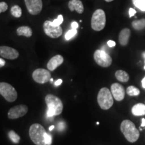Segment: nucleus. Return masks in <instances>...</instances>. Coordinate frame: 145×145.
Wrapping results in <instances>:
<instances>
[{
  "instance_id": "obj_30",
  "label": "nucleus",
  "mask_w": 145,
  "mask_h": 145,
  "mask_svg": "<svg viewBox=\"0 0 145 145\" xmlns=\"http://www.w3.org/2000/svg\"><path fill=\"white\" fill-rule=\"evenodd\" d=\"M137 13V11L133 8H130L129 9V17L131 18L133 16L135 15V14Z\"/></svg>"
},
{
  "instance_id": "obj_4",
  "label": "nucleus",
  "mask_w": 145,
  "mask_h": 145,
  "mask_svg": "<svg viewBox=\"0 0 145 145\" xmlns=\"http://www.w3.org/2000/svg\"><path fill=\"white\" fill-rule=\"evenodd\" d=\"M114 97L111 91L107 88H103L99 90L97 95V102L102 110H109L114 104Z\"/></svg>"
},
{
  "instance_id": "obj_16",
  "label": "nucleus",
  "mask_w": 145,
  "mask_h": 145,
  "mask_svg": "<svg viewBox=\"0 0 145 145\" xmlns=\"http://www.w3.org/2000/svg\"><path fill=\"white\" fill-rule=\"evenodd\" d=\"M130 34H131V32H130V29L124 28L121 30L118 36L120 44L122 46H126L129 42Z\"/></svg>"
},
{
  "instance_id": "obj_34",
  "label": "nucleus",
  "mask_w": 145,
  "mask_h": 145,
  "mask_svg": "<svg viewBox=\"0 0 145 145\" xmlns=\"http://www.w3.org/2000/svg\"><path fill=\"white\" fill-rule=\"evenodd\" d=\"M5 60L3 59H1V58H0V68L3 67L5 65Z\"/></svg>"
},
{
  "instance_id": "obj_27",
  "label": "nucleus",
  "mask_w": 145,
  "mask_h": 145,
  "mask_svg": "<svg viewBox=\"0 0 145 145\" xmlns=\"http://www.w3.org/2000/svg\"><path fill=\"white\" fill-rule=\"evenodd\" d=\"M8 9V5L4 1L0 2V14L6 12Z\"/></svg>"
},
{
  "instance_id": "obj_39",
  "label": "nucleus",
  "mask_w": 145,
  "mask_h": 145,
  "mask_svg": "<svg viewBox=\"0 0 145 145\" xmlns=\"http://www.w3.org/2000/svg\"><path fill=\"white\" fill-rule=\"evenodd\" d=\"M142 57H144V59H145V51L144 52H143V53H142Z\"/></svg>"
},
{
  "instance_id": "obj_12",
  "label": "nucleus",
  "mask_w": 145,
  "mask_h": 145,
  "mask_svg": "<svg viewBox=\"0 0 145 145\" xmlns=\"http://www.w3.org/2000/svg\"><path fill=\"white\" fill-rule=\"evenodd\" d=\"M0 56L4 59L14 60L19 57V52L15 48L7 46H0Z\"/></svg>"
},
{
  "instance_id": "obj_36",
  "label": "nucleus",
  "mask_w": 145,
  "mask_h": 145,
  "mask_svg": "<svg viewBox=\"0 0 145 145\" xmlns=\"http://www.w3.org/2000/svg\"><path fill=\"white\" fill-rule=\"evenodd\" d=\"M142 86L143 88H145V77L144 78H143V79L142 80Z\"/></svg>"
},
{
  "instance_id": "obj_21",
  "label": "nucleus",
  "mask_w": 145,
  "mask_h": 145,
  "mask_svg": "<svg viewBox=\"0 0 145 145\" xmlns=\"http://www.w3.org/2000/svg\"><path fill=\"white\" fill-rule=\"evenodd\" d=\"M11 14L15 18H20L22 14V8L19 5H14L11 8L10 10Z\"/></svg>"
},
{
  "instance_id": "obj_3",
  "label": "nucleus",
  "mask_w": 145,
  "mask_h": 145,
  "mask_svg": "<svg viewBox=\"0 0 145 145\" xmlns=\"http://www.w3.org/2000/svg\"><path fill=\"white\" fill-rule=\"evenodd\" d=\"M47 133L44 128L40 124H32L29 129V136L36 145H46Z\"/></svg>"
},
{
  "instance_id": "obj_42",
  "label": "nucleus",
  "mask_w": 145,
  "mask_h": 145,
  "mask_svg": "<svg viewBox=\"0 0 145 145\" xmlns=\"http://www.w3.org/2000/svg\"><path fill=\"white\" fill-rule=\"evenodd\" d=\"M144 63H145V61H144ZM144 69H145V65H144Z\"/></svg>"
},
{
  "instance_id": "obj_10",
  "label": "nucleus",
  "mask_w": 145,
  "mask_h": 145,
  "mask_svg": "<svg viewBox=\"0 0 145 145\" xmlns=\"http://www.w3.org/2000/svg\"><path fill=\"white\" fill-rule=\"evenodd\" d=\"M24 2L28 12L31 15H38L42 10V0H24Z\"/></svg>"
},
{
  "instance_id": "obj_1",
  "label": "nucleus",
  "mask_w": 145,
  "mask_h": 145,
  "mask_svg": "<svg viewBox=\"0 0 145 145\" xmlns=\"http://www.w3.org/2000/svg\"><path fill=\"white\" fill-rule=\"evenodd\" d=\"M45 102L48 107L46 111V117L48 118H53L55 116H59L62 113L63 104L61 99L57 96L48 94L45 97Z\"/></svg>"
},
{
  "instance_id": "obj_40",
  "label": "nucleus",
  "mask_w": 145,
  "mask_h": 145,
  "mask_svg": "<svg viewBox=\"0 0 145 145\" xmlns=\"http://www.w3.org/2000/svg\"><path fill=\"white\" fill-rule=\"evenodd\" d=\"M50 82H52V81H53V79H52V78H51V79H50Z\"/></svg>"
},
{
  "instance_id": "obj_37",
  "label": "nucleus",
  "mask_w": 145,
  "mask_h": 145,
  "mask_svg": "<svg viewBox=\"0 0 145 145\" xmlns=\"http://www.w3.org/2000/svg\"><path fill=\"white\" fill-rule=\"evenodd\" d=\"M54 128V126H50L49 127V130L50 131H52V130H53Z\"/></svg>"
},
{
  "instance_id": "obj_23",
  "label": "nucleus",
  "mask_w": 145,
  "mask_h": 145,
  "mask_svg": "<svg viewBox=\"0 0 145 145\" xmlns=\"http://www.w3.org/2000/svg\"><path fill=\"white\" fill-rule=\"evenodd\" d=\"M8 137L10 138V140L12 141L15 144H18L20 140V137L18 135L17 133H16L14 130H10L8 133Z\"/></svg>"
},
{
  "instance_id": "obj_9",
  "label": "nucleus",
  "mask_w": 145,
  "mask_h": 145,
  "mask_svg": "<svg viewBox=\"0 0 145 145\" xmlns=\"http://www.w3.org/2000/svg\"><path fill=\"white\" fill-rule=\"evenodd\" d=\"M32 78L36 83L44 84L50 81L51 79V75L49 71L40 68L32 72Z\"/></svg>"
},
{
  "instance_id": "obj_18",
  "label": "nucleus",
  "mask_w": 145,
  "mask_h": 145,
  "mask_svg": "<svg viewBox=\"0 0 145 145\" xmlns=\"http://www.w3.org/2000/svg\"><path fill=\"white\" fill-rule=\"evenodd\" d=\"M16 33L18 36H23L25 37H31L32 35V30L30 27L27 26H22L19 27L16 30Z\"/></svg>"
},
{
  "instance_id": "obj_33",
  "label": "nucleus",
  "mask_w": 145,
  "mask_h": 145,
  "mask_svg": "<svg viewBox=\"0 0 145 145\" xmlns=\"http://www.w3.org/2000/svg\"><path fill=\"white\" fill-rule=\"evenodd\" d=\"M63 83V80L61 79H58V80H57L54 82V86H59L61 84V83Z\"/></svg>"
},
{
  "instance_id": "obj_38",
  "label": "nucleus",
  "mask_w": 145,
  "mask_h": 145,
  "mask_svg": "<svg viewBox=\"0 0 145 145\" xmlns=\"http://www.w3.org/2000/svg\"><path fill=\"white\" fill-rule=\"evenodd\" d=\"M105 1H107V2H111V1H114V0H105Z\"/></svg>"
},
{
  "instance_id": "obj_11",
  "label": "nucleus",
  "mask_w": 145,
  "mask_h": 145,
  "mask_svg": "<svg viewBox=\"0 0 145 145\" xmlns=\"http://www.w3.org/2000/svg\"><path fill=\"white\" fill-rule=\"evenodd\" d=\"M28 111V108L26 105H18L9 110L8 116L9 118L12 120L18 119L26 115Z\"/></svg>"
},
{
  "instance_id": "obj_28",
  "label": "nucleus",
  "mask_w": 145,
  "mask_h": 145,
  "mask_svg": "<svg viewBox=\"0 0 145 145\" xmlns=\"http://www.w3.org/2000/svg\"><path fill=\"white\" fill-rule=\"evenodd\" d=\"M57 127L58 131L61 132V131H63V130L65 129V127H66V125H65V122H60L58 123Z\"/></svg>"
},
{
  "instance_id": "obj_17",
  "label": "nucleus",
  "mask_w": 145,
  "mask_h": 145,
  "mask_svg": "<svg viewBox=\"0 0 145 145\" xmlns=\"http://www.w3.org/2000/svg\"><path fill=\"white\" fill-rule=\"evenodd\" d=\"M132 113L136 116H140L145 115V104H135L132 108Z\"/></svg>"
},
{
  "instance_id": "obj_24",
  "label": "nucleus",
  "mask_w": 145,
  "mask_h": 145,
  "mask_svg": "<svg viewBox=\"0 0 145 145\" xmlns=\"http://www.w3.org/2000/svg\"><path fill=\"white\" fill-rule=\"evenodd\" d=\"M132 3L142 12H145V0H132Z\"/></svg>"
},
{
  "instance_id": "obj_26",
  "label": "nucleus",
  "mask_w": 145,
  "mask_h": 145,
  "mask_svg": "<svg viewBox=\"0 0 145 145\" xmlns=\"http://www.w3.org/2000/svg\"><path fill=\"white\" fill-rule=\"evenodd\" d=\"M63 15H59L58 16L57 18L54 19L53 21H52V22L54 26H61V24L63 22Z\"/></svg>"
},
{
  "instance_id": "obj_2",
  "label": "nucleus",
  "mask_w": 145,
  "mask_h": 145,
  "mask_svg": "<svg viewBox=\"0 0 145 145\" xmlns=\"http://www.w3.org/2000/svg\"><path fill=\"white\" fill-rule=\"evenodd\" d=\"M120 130L126 140L130 142H137L140 137L139 130L136 128L135 124L129 120L122 121L120 125Z\"/></svg>"
},
{
  "instance_id": "obj_20",
  "label": "nucleus",
  "mask_w": 145,
  "mask_h": 145,
  "mask_svg": "<svg viewBox=\"0 0 145 145\" xmlns=\"http://www.w3.org/2000/svg\"><path fill=\"white\" fill-rule=\"evenodd\" d=\"M132 26L135 30L140 31L145 28V19L139 20H135L132 22Z\"/></svg>"
},
{
  "instance_id": "obj_41",
  "label": "nucleus",
  "mask_w": 145,
  "mask_h": 145,
  "mask_svg": "<svg viewBox=\"0 0 145 145\" xmlns=\"http://www.w3.org/2000/svg\"><path fill=\"white\" fill-rule=\"evenodd\" d=\"M139 129H140V131H142V128H139Z\"/></svg>"
},
{
  "instance_id": "obj_7",
  "label": "nucleus",
  "mask_w": 145,
  "mask_h": 145,
  "mask_svg": "<svg viewBox=\"0 0 145 145\" xmlns=\"http://www.w3.org/2000/svg\"><path fill=\"white\" fill-rule=\"evenodd\" d=\"M95 63L101 67H108L112 63V59L106 51L102 49L96 50L93 54Z\"/></svg>"
},
{
  "instance_id": "obj_31",
  "label": "nucleus",
  "mask_w": 145,
  "mask_h": 145,
  "mask_svg": "<svg viewBox=\"0 0 145 145\" xmlns=\"http://www.w3.org/2000/svg\"><path fill=\"white\" fill-rule=\"evenodd\" d=\"M107 44H108V46L110 48H112V47L116 46V42L114 40H108V42H107Z\"/></svg>"
},
{
  "instance_id": "obj_8",
  "label": "nucleus",
  "mask_w": 145,
  "mask_h": 145,
  "mask_svg": "<svg viewBox=\"0 0 145 145\" xmlns=\"http://www.w3.org/2000/svg\"><path fill=\"white\" fill-rule=\"evenodd\" d=\"M43 30L47 36L52 39H57L62 35L63 29L61 26H54L52 21L46 20L43 24Z\"/></svg>"
},
{
  "instance_id": "obj_25",
  "label": "nucleus",
  "mask_w": 145,
  "mask_h": 145,
  "mask_svg": "<svg viewBox=\"0 0 145 145\" xmlns=\"http://www.w3.org/2000/svg\"><path fill=\"white\" fill-rule=\"evenodd\" d=\"M77 30H75V29H71V30H68L67 32H66L65 35V38L67 40H69L71 39L77 35Z\"/></svg>"
},
{
  "instance_id": "obj_15",
  "label": "nucleus",
  "mask_w": 145,
  "mask_h": 145,
  "mask_svg": "<svg viewBox=\"0 0 145 145\" xmlns=\"http://www.w3.org/2000/svg\"><path fill=\"white\" fill-rule=\"evenodd\" d=\"M68 7L71 12L76 11L79 14H83L84 12V7L81 0H71L68 3Z\"/></svg>"
},
{
  "instance_id": "obj_19",
  "label": "nucleus",
  "mask_w": 145,
  "mask_h": 145,
  "mask_svg": "<svg viewBox=\"0 0 145 145\" xmlns=\"http://www.w3.org/2000/svg\"><path fill=\"white\" fill-rule=\"evenodd\" d=\"M115 77L120 82L126 83L129 80V75L123 70H118L115 73Z\"/></svg>"
},
{
  "instance_id": "obj_35",
  "label": "nucleus",
  "mask_w": 145,
  "mask_h": 145,
  "mask_svg": "<svg viewBox=\"0 0 145 145\" xmlns=\"http://www.w3.org/2000/svg\"><path fill=\"white\" fill-rule=\"evenodd\" d=\"M140 126L141 127H144L145 126V119L144 118L142 119V123H141Z\"/></svg>"
},
{
  "instance_id": "obj_14",
  "label": "nucleus",
  "mask_w": 145,
  "mask_h": 145,
  "mask_svg": "<svg viewBox=\"0 0 145 145\" xmlns=\"http://www.w3.org/2000/svg\"><path fill=\"white\" fill-rule=\"evenodd\" d=\"M63 61H64V58L63 57V56L57 54L49 60L47 63V69L50 71H53L57 67H59L60 65L63 64Z\"/></svg>"
},
{
  "instance_id": "obj_32",
  "label": "nucleus",
  "mask_w": 145,
  "mask_h": 145,
  "mask_svg": "<svg viewBox=\"0 0 145 145\" xmlns=\"http://www.w3.org/2000/svg\"><path fill=\"white\" fill-rule=\"evenodd\" d=\"M78 27H79V24H78V23L77 22H72L71 23V28L72 29H75V30H77L78 28Z\"/></svg>"
},
{
  "instance_id": "obj_5",
  "label": "nucleus",
  "mask_w": 145,
  "mask_h": 145,
  "mask_svg": "<svg viewBox=\"0 0 145 145\" xmlns=\"http://www.w3.org/2000/svg\"><path fill=\"white\" fill-rule=\"evenodd\" d=\"M106 24V16L105 12L98 9L94 12L91 20V26L95 31L99 32L105 28Z\"/></svg>"
},
{
  "instance_id": "obj_13",
  "label": "nucleus",
  "mask_w": 145,
  "mask_h": 145,
  "mask_svg": "<svg viewBox=\"0 0 145 145\" xmlns=\"http://www.w3.org/2000/svg\"><path fill=\"white\" fill-rule=\"evenodd\" d=\"M111 93L116 100L120 101L124 99L126 91L122 85L118 83H114L111 86Z\"/></svg>"
},
{
  "instance_id": "obj_6",
  "label": "nucleus",
  "mask_w": 145,
  "mask_h": 145,
  "mask_svg": "<svg viewBox=\"0 0 145 145\" xmlns=\"http://www.w3.org/2000/svg\"><path fill=\"white\" fill-rule=\"evenodd\" d=\"M0 95L8 102H14L18 97L16 89L8 83L0 82Z\"/></svg>"
},
{
  "instance_id": "obj_29",
  "label": "nucleus",
  "mask_w": 145,
  "mask_h": 145,
  "mask_svg": "<svg viewBox=\"0 0 145 145\" xmlns=\"http://www.w3.org/2000/svg\"><path fill=\"white\" fill-rule=\"evenodd\" d=\"M46 145H50L52 144V137L48 134H47L46 137Z\"/></svg>"
},
{
  "instance_id": "obj_22",
  "label": "nucleus",
  "mask_w": 145,
  "mask_h": 145,
  "mask_svg": "<svg viewBox=\"0 0 145 145\" xmlns=\"http://www.w3.org/2000/svg\"><path fill=\"white\" fill-rule=\"evenodd\" d=\"M140 93V90L135 86H129L126 89V93L129 96H137Z\"/></svg>"
}]
</instances>
